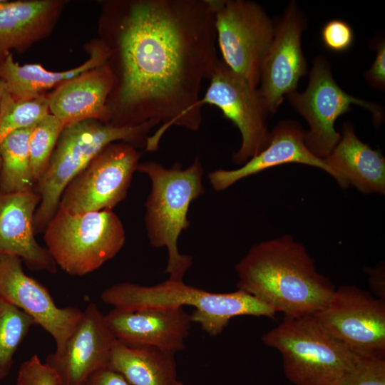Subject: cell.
<instances>
[{"label":"cell","mask_w":385,"mask_h":385,"mask_svg":"<svg viewBox=\"0 0 385 385\" xmlns=\"http://www.w3.org/2000/svg\"><path fill=\"white\" fill-rule=\"evenodd\" d=\"M111 9V39L103 40L114 76L111 123L158 122L148 151L172 125L197 130L202 83L220 61L212 0H134Z\"/></svg>","instance_id":"obj_1"},{"label":"cell","mask_w":385,"mask_h":385,"mask_svg":"<svg viewBox=\"0 0 385 385\" xmlns=\"http://www.w3.org/2000/svg\"><path fill=\"white\" fill-rule=\"evenodd\" d=\"M237 289L287 317L314 314L336 289L291 235L253 245L235 267Z\"/></svg>","instance_id":"obj_2"},{"label":"cell","mask_w":385,"mask_h":385,"mask_svg":"<svg viewBox=\"0 0 385 385\" xmlns=\"http://www.w3.org/2000/svg\"><path fill=\"white\" fill-rule=\"evenodd\" d=\"M101 299L115 309L126 311L194 307L190 314L192 322L198 323L210 336L220 334L235 317L249 315L273 319L277 314L271 307L240 289L215 293L170 279L152 286L117 283L106 289Z\"/></svg>","instance_id":"obj_3"},{"label":"cell","mask_w":385,"mask_h":385,"mask_svg":"<svg viewBox=\"0 0 385 385\" xmlns=\"http://www.w3.org/2000/svg\"><path fill=\"white\" fill-rule=\"evenodd\" d=\"M158 125L154 120L115 125L96 120L66 125L45 172L35 184L34 191L41 200L34 214V232H44L58 210L64 189L106 146L121 140L145 148L149 133Z\"/></svg>","instance_id":"obj_4"},{"label":"cell","mask_w":385,"mask_h":385,"mask_svg":"<svg viewBox=\"0 0 385 385\" xmlns=\"http://www.w3.org/2000/svg\"><path fill=\"white\" fill-rule=\"evenodd\" d=\"M137 170L147 175L151 190L145 202V223L150 244L154 247H165L168 263L165 273L168 279L183 280L192 264L190 255L180 254L178 240L188 229V213L190 203L205 193L203 168L199 157L183 168L179 163L165 168L155 161L139 163Z\"/></svg>","instance_id":"obj_5"},{"label":"cell","mask_w":385,"mask_h":385,"mask_svg":"<svg viewBox=\"0 0 385 385\" xmlns=\"http://www.w3.org/2000/svg\"><path fill=\"white\" fill-rule=\"evenodd\" d=\"M262 341L281 354L284 375L295 385H341L358 357L314 314L284 316Z\"/></svg>","instance_id":"obj_6"},{"label":"cell","mask_w":385,"mask_h":385,"mask_svg":"<svg viewBox=\"0 0 385 385\" xmlns=\"http://www.w3.org/2000/svg\"><path fill=\"white\" fill-rule=\"evenodd\" d=\"M43 239L57 266L68 274L83 276L120 252L125 233L112 210L73 214L58 208L46 227Z\"/></svg>","instance_id":"obj_7"},{"label":"cell","mask_w":385,"mask_h":385,"mask_svg":"<svg viewBox=\"0 0 385 385\" xmlns=\"http://www.w3.org/2000/svg\"><path fill=\"white\" fill-rule=\"evenodd\" d=\"M217 43L222 61L257 87L264 58L272 41L274 26L265 10L245 0H212Z\"/></svg>","instance_id":"obj_8"},{"label":"cell","mask_w":385,"mask_h":385,"mask_svg":"<svg viewBox=\"0 0 385 385\" xmlns=\"http://www.w3.org/2000/svg\"><path fill=\"white\" fill-rule=\"evenodd\" d=\"M292 106L307 121L309 130L304 133L307 148L324 159L341 138L334 123L356 104L370 111L376 124L383 118V111L376 103L355 98L344 91L335 82L329 63L319 56L313 61L309 83L302 93L297 91L287 96Z\"/></svg>","instance_id":"obj_9"},{"label":"cell","mask_w":385,"mask_h":385,"mask_svg":"<svg viewBox=\"0 0 385 385\" xmlns=\"http://www.w3.org/2000/svg\"><path fill=\"white\" fill-rule=\"evenodd\" d=\"M140 156L130 143L108 145L68 183L58 208L73 214L112 210L125 198Z\"/></svg>","instance_id":"obj_10"},{"label":"cell","mask_w":385,"mask_h":385,"mask_svg":"<svg viewBox=\"0 0 385 385\" xmlns=\"http://www.w3.org/2000/svg\"><path fill=\"white\" fill-rule=\"evenodd\" d=\"M314 315L354 354L385 359V301L343 285Z\"/></svg>","instance_id":"obj_11"},{"label":"cell","mask_w":385,"mask_h":385,"mask_svg":"<svg viewBox=\"0 0 385 385\" xmlns=\"http://www.w3.org/2000/svg\"><path fill=\"white\" fill-rule=\"evenodd\" d=\"M210 84L200 98L202 107H217L223 115L239 129L242 143L233 155L236 164L243 165L267 145L269 134L266 124L268 113L259 89L232 71L220 61L209 79Z\"/></svg>","instance_id":"obj_12"},{"label":"cell","mask_w":385,"mask_h":385,"mask_svg":"<svg viewBox=\"0 0 385 385\" xmlns=\"http://www.w3.org/2000/svg\"><path fill=\"white\" fill-rule=\"evenodd\" d=\"M306 19L292 1L276 26L272 41L260 70L259 89L268 113H274L284 97L296 91L299 79L307 73L301 36Z\"/></svg>","instance_id":"obj_13"},{"label":"cell","mask_w":385,"mask_h":385,"mask_svg":"<svg viewBox=\"0 0 385 385\" xmlns=\"http://www.w3.org/2000/svg\"><path fill=\"white\" fill-rule=\"evenodd\" d=\"M0 298L19 308L47 332L59 352L80 322L83 311L76 307L56 305L48 289L26 274L22 260L0 255Z\"/></svg>","instance_id":"obj_14"},{"label":"cell","mask_w":385,"mask_h":385,"mask_svg":"<svg viewBox=\"0 0 385 385\" xmlns=\"http://www.w3.org/2000/svg\"><path fill=\"white\" fill-rule=\"evenodd\" d=\"M115 341L105 315L90 302L63 349L49 354L45 363L56 371L61 385H82L93 373L108 366Z\"/></svg>","instance_id":"obj_15"},{"label":"cell","mask_w":385,"mask_h":385,"mask_svg":"<svg viewBox=\"0 0 385 385\" xmlns=\"http://www.w3.org/2000/svg\"><path fill=\"white\" fill-rule=\"evenodd\" d=\"M106 322L118 341L145 345L175 354L185 349L191 327L190 314L183 307L126 311L114 308Z\"/></svg>","instance_id":"obj_16"},{"label":"cell","mask_w":385,"mask_h":385,"mask_svg":"<svg viewBox=\"0 0 385 385\" xmlns=\"http://www.w3.org/2000/svg\"><path fill=\"white\" fill-rule=\"evenodd\" d=\"M40 200V195L34 190L0 191V255L16 256L31 270L56 273V262L34 237V214Z\"/></svg>","instance_id":"obj_17"},{"label":"cell","mask_w":385,"mask_h":385,"mask_svg":"<svg viewBox=\"0 0 385 385\" xmlns=\"http://www.w3.org/2000/svg\"><path fill=\"white\" fill-rule=\"evenodd\" d=\"M304 131L299 124L292 120L279 123L269 134L266 147L240 168L219 169L208 174L212 188L222 191L236 182L266 169L286 163H300L316 167L334 178L332 170L324 159L314 155L304 143Z\"/></svg>","instance_id":"obj_18"},{"label":"cell","mask_w":385,"mask_h":385,"mask_svg":"<svg viewBox=\"0 0 385 385\" xmlns=\"http://www.w3.org/2000/svg\"><path fill=\"white\" fill-rule=\"evenodd\" d=\"M114 83L106 63L68 80L47 96L49 113L65 125L85 120L111 123L108 100Z\"/></svg>","instance_id":"obj_19"},{"label":"cell","mask_w":385,"mask_h":385,"mask_svg":"<svg viewBox=\"0 0 385 385\" xmlns=\"http://www.w3.org/2000/svg\"><path fill=\"white\" fill-rule=\"evenodd\" d=\"M342 135L324 160L343 188L351 184L364 193H385V159L356 135L353 125L344 123Z\"/></svg>","instance_id":"obj_20"},{"label":"cell","mask_w":385,"mask_h":385,"mask_svg":"<svg viewBox=\"0 0 385 385\" xmlns=\"http://www.w3.org/2000/svg\"><path fill=\"white\" fill-rule=\"evenodd\" d=\"M62 5L56 0L0 1V61L48 35Z\"/></svg>","instance_id":"obj_21"},{"label":"cell","mask_w":385,"mask_h":385,"mask_svg":"<svg viewBox=\"0 0 385 385\" xmlns=\"http://www.w3.org/2000/svg\"><path fill=\"white\" fill-rule=\"evenodd\" d=\"M111 51L103 40L90 47V57L81 66L64 71H50L39 64L19 65L11 53L0 61V80L17 101H29L43 96L54 86L108 63Z\"/></svg>","instance_id":"obj_22"},{"label":"cell","mask_w":385,"mask_h":385,"mask_svg":"<svg viewBox=\"0 0 385 385\" xmlns=\"http://www.w3.org/2000/svg\"><path fill=\"white\" fill-rule=\"evenodd\" d=\"M108 367L133 385H178L175 354L157 347L128 344L116 339Z\"/></svg>","instance_id":"obj_23"},{"label":"cell","mask_w":385,"mask_h":385,"mask_svg":"<svg viewBox=\"0 0 385 385\" xmlns=\"http://www.w3.org/2000/svg\"><path fill=\"white\" fill-rule=\"evenodd\" d=\"M34 125L13 131L0 144V191L2 192L34 190L36 182L29 155V138Z\"/></svg>","instance_id":"obj_24"},{"label":"cell","mask_w":385,"mask_h":385,"mask_svg":"<svg viewBox=\"0 0 385 385\" xmlns=\"http://www.w3.org/2000/svg\"><path fill=\"white\" fill-rule=\"evenodd\" d=\"M35 324L26 312L0 298V380L10 374L16 349Z\"/></svg>","instance_id":"obj_25"},{"label":"cell","mask_w":385,"mask_h":385,"mask_svg":"<svg viewBox=\"0 0 385 385\" xmlns=\"http://www.w3.org/2000/svg\"><path fill=\"white\" fill-rule=\"evenodd\" d=\"M48 113L45 95L29 101H17L6 90L0 111V144L13 131L32 126Z\"/></svg>","instance_id":"obj_26"},{"label":"cell","mask_w":385,"mask_h":385,"mask_svg":"<svg viewBox=\"0 0 385 385\" xmlns=\"http://www.w3.org/2000/svg\"><path fill=\"white\" fill-rule=\"evenodd\" d=\"M64 126L51 113L33 126L29 138V155L36 183L45 172Z\"/></svg>","instance_id":"obj_27"},{"label":"cell","mask_w":385,"mask_h":385,"mask_svg":"<svg viewBox=\"0 0 385 385\" xmlns=\"http://www.w3.org/2000/svg\"><path fill=\"white\" fill-rule=\"evenodd\" d=\"M341 385H385V359L358 356Z\"/></svg>","instance_id":"obj_28"},{"label":"cell","mask_w":385,"mask_h":385,"mask_svg":"<svg viewBox=\"0 0 385 385\" xmlns=\"http://www.w3.org/2000/svg\"><path fill=\"white\" fill-rule=\"evenodd\" d=\"M16 385H61V381L56 371L34 354L19 366Z\"/></svg>","instance_id":"obj_29"},{"label":"cell","mask_w":385,"mask_h":385,"mask_svg":"<svg viewBox=\"0 0 385 385\" xmlns=\"http://www.w3.org/2000/svg\"><path fill=\"white\" fill-rule=\"evenodd\" d=\"M321 36L325 47L335 52L348 50L354 41L351 27L346 22L339 19L327 22L322 27Z\"/></svg>","instance_id":"obj_30"},{"label":"cell","mask_w":385,"mask_h":385,"mask_svg":"<svg viewBox=\"0 0 385 385\" xmlns=\"http://www.w3.org/2000/svg\"><path fill=\"white\" fill-rule=\"evenodd\" d=\"M376 48V54L371 67L366 72L365 78L371 86L379 90L385 88V43L381 41Z\"/></svg>","instance_id":"obj_31"},{"label":"cell","mask_w":385,"mask_h":385,"mask_svg":"<svg viewBox=\"0 0 385 385\" xmlns=\"http://www.w3.org/2000/svg\"><path fill=\"white\" fill-rule=\"evenodd\" d=\"M82 385L133 384H131L121 374L108 366L93 373Z\"/></svg>","instance_id":"obj_32"},{"label":"cell","mask_w":385,"mask_h":385,"mask_svg":"<svg viewBox=\"0 0 385 385\" xmlns=\"http://www.w3.org/2000/svg\"><path fill=\"white\" fill-rule=\"evenodd\" d=\"M369 285L377 298L385 301L384 267L369 269Z\"/></svg>","instance_id":"obj_33"},{"label":"cell","mask_w":385,"mask_h":385,"mask_svg":"<svg viewBox=\"0 0 385 385\" xmlns=\"http://www.w3.org/2000/svg\"><path fill=\"white\" fill-rule=\"evenodd\" d=\"M7 88H6V83L3 81L0 80V111H1L2 98Z\"/></svg>","instance_id":"obj_34"},{"label":"cell","mask_w":385,"mask_h":385,"mask_svg":"<svg viewBox=\"0 0 385 385\" xmlns=\"http://www.w3.org/2000/svg\"><path fill=\"white\" fill-rule=\"evenodd\" d=\"M178 385H185L184 383H183L182 381H178Z\"/></svg>","instance_id":"obj_35"}]
</instances>
